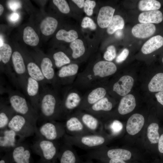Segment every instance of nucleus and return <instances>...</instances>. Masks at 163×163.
<instances>
[{
    "label": "nucleus",
    "mask_w": 163,
    "mask_h": 163,
    "mask_svg": "<svg viewBox=\"0 0 163 163\" xmlns=\"http://www.w3.org/2000/svg\"><path fill=\"white\" fill-rule=\"evenodd\" d=\"M81 141L84 145L91 147L101 145L104 142L105 139L101 136H90L83 137Z\"/></svg>",
    "instance_id": "nucleus-32"
},
{
    "label": "nucleus",
    "mask_w": 163,
    "mask_h": 163,
    "mask_svg": "<svg viewBox=\"0 0 163 163\" xmlns=\"http://www.w3.org/2000/svg\"><path fill=\"white\" fill-rule=\"evenodd\" d=\"M96 4L94 1L86 0L85 2L84 10L88 16H91L93 13V9Z\"/></svg>",
    "instance_id": "nucleus-41"
},
{
    "label": "nucleus",
    "mask_w": 163,
    "mask_h": 163,
    "mask_svg": "<svg viewBox=\"0 0 163 163\" xmlns=\"http://www.w3.org/2000/svg\"><path fill=\"white\" fill-rule=\"evenodd\" d=\"M156 27L152 24H138L132 28V32L135 37L145 38L150 37L154 34Z\"/></svg>",
    "instance_id": "nucleus-13"
},
{
    "label": "nucleus",
    "mask_w": 163,
    "mask_h": 163,
    "mask_svg": "<svg viewBox=\"0 0 163 163\" xmlns=\"http://www.w3.org/2000/svg\"><path fill=\"white\" fill-rule=\"evenodd\" d=\"M115 36L117 39H120L123 35V33L121 30H119L115 32Z\"/></svg>",
    "instance_id": "nucleus-51"
},
{
    "label": "nucleus",
    "mask_w": 163,
    "mask_h": 163,
    "mask_svg": "<svg viewBox=\"0 0 163 163\" xmlns=\"http://www.w3.org/2000/svg\"><path fill=\"white\" fill-rule=\"evenodd\" d=\"M31 149L30 146L22 142L10 151L11 163H31Z\"/></svg>",
    "instance_id": "nucleus-6"
},
{
    "label": "nucleus",
    "mask_w": 163,
    "mask_h": 163,
    "mask_svg": "<svg viewBox=\"0 0 163 163\" xmlns=\"http://www.w3.org/2000/svg\"><path fill=\"white\" fill-rule=\"evenodd\" d=\"M117 70V67L113 62L104 61L97 63L93 69L94 75L101 77L112 75L116 72Z\"/></svg>",
    "instance_id": "nucleus-10"
},
{
    "label": "nucleus",
    "mask_w": 163,
    "mask_h": 163,
    "mask_svg": "<svg viewBox=\"0 0 163 163\" xmlns=\"http://www.w3.org/2000/svg\"><path fill=\"white\" fill-rule=\"evenodd\" d=\"M73 53L72 56L74 59L77 58L85 53V49L82 40L77 39L72 42L70 45Z\"/></svg>",
    "instance_id": "nucleus-28"
},
{
    "label": "nucleus",
    "mask_w": 163,
    "mask_h": 163,
    "mask_svg": "<svg viewBox=\"0 0 163 163\" xmlns=\"http://www.w3.org/2000/svg\"><path fill=\"white\" fill-rule=\"evenodd\" d=\"M134 82V79L132 77L124 75L114 84L113 90L121 96H125L130 91Z\"/></svg>",
    "instance_id": "nucleus-11"
},
{
    "label": "nucleus",
    "mask_w": 163,
    "mask_h": 163,
    "mask_svg": "<svg viewBox=\"0 0 163 163\" xmlns=\"http://www.w3.org/2000/svg\"><path fill=\"white\" fill-rule=\"evenodd\" d=\"M158 125L156 123L151 124L148 127L147 136L152 143L155 144L159 141L160 137L158 132Z\"/></svg>",
    "instance_id": "nucleus-29"
},
{
    "label": "nucleus",
    "mask_w": 163,
    "mask_h": 163,
    "mask_svg": "<svg viewBox=\"0 0 163 163\" xmlns=\"http://www.w3.org/2000/svg\"><path fill=\"white\" fill-rule=\"evenodd\" d=\"M162 62L163 63V58L162 59Z\"/></svg>",
    "instance_id": "nucleus-56"
},
{
    "label": "nucleus",
    "mask_w": 163,
    "mask_h": 163,
    "mask_svg": "<svg viewBox=\"0 0 163 163\" xmlns=\"http://www.w3.org/2000/svg\"><path fill=\"white\" fill-rule=\"evenodd\" d=\"M78 65L76 64H71L62 66L59 70L57 74L58 77L61 78L74 75L78 72Z\"/></svg>",
    "instance_id": "nucleus-27"
},
{
    "label": "nucleus",
    "mask_w": 163,
    "mask_h": 163,
    "mask_svg": "<svg viewBox=\"0 0 163 163\" xmlns=\"http://www.w3.org/2000/svg\"><path fill=\"white\" fill-rule=\"evenodd\" d=\"M163 19L162 13L158 10L143 12L138 17L139 22L143 24H158L162 21Z\"/></svg>",
    "instance_id": "nucleus-16"
},
{
    "label": "nucleus",
    "mask_w": 163,
    "mask_h": 163,
    "mask_svg": "<svg viewBox=\"0 0 163 163\" xmlns=\"http://www.w3.org/2000/svg\"><path fill=\"white\" fill-rule=\"evenodd\" d=\"M145 122L143 116L139 113L132 115L128 119L126 130L129 134L135 135L138 133L143 127Z\"/></svg>",
    "instance_id": "nucleus-12"
},
{
    "label": "nucleus",
    "mask_w": 163,
    "mask_h": 163,
    "mask_svg": "<svg viewBox=\"0 0 163 163\" xmlns=\"http://www.w3.org/2000/svg\"><path fill=\"white\" fill-rule=\"evenodd\" d=\"M136 106L135 98L131 94H127L121 99L118 107V111L122 115L132 112Z\"/></svg>",
    "instance_id": "nucleus-18"
},
{
    "label": "nucleus",
    "mask_w": 163,
    "mask_h": 163,
    "mask_svg": "<svg viewBox=\"0 0 163 163\" xmlns=\"http://www.w3.org/2000/svg\"><path fill=\"white\" fill-rule=\"evenodd\" d=\"M19 17V15L18 14L14 13L11 14L9 19L12 22H16L18 20Z\"/></svg>",
    "instance_id": "nucleus-49"
},
{
    "label": "nucleus",
    "mask_w": 163,
    "mask_h": 163,
    "mask_svg": "<svg viewBox=\"0 0 163 163\" xmlns=\"http://www.w3.org/2000/svg\"><path fill=\"white\" fill-rule=\"evenodd\" d=\"M129 50L125 48L123 50L121 53L117 56L116 59V62L118 63L121 62L125 60L129 54Z\"/></svg>",
    "instance_id": "nucleus-45"
},
{
    "label": "nucleus",
    "mask_w": 163,
    "mask_h": 163,
    "mask_svg": "<svg viewBox=\"0 0 163 163\" xmlns=\"http://www.w3.org/2000/svg\"><path fill=\"white\" fill-rule=\"evenodd\" d=\"M158 149L159 152L163 153V134L161 136L158 142Z\"/></svg>",
    "instance_id": "nucleus-48"
},
{
    "label": "nucleus",
    "mask_w": 163,
    "mask_h": 163,
    "mask_svg": "<svg viewBox=\"0 0 163 163\" xmlns=\"http://www.w3.org/2000/svg\"><path fill=\"white\" fill-rule=\"evenodd\" d=\"M108 157L111 159H117L123 161L129 160L131 157V153L128 150L117 149H110L107 152Z\"/></svg>",
    "instance_id": "nucleus-22"
},
{
    "label": "nucleus",
    "mask_w": 163,
    "mask_h": 163,
    "mask_svg": "<svg viewBox=\"0 0 163 163\" xmlns=\"http://www.w3.org/2000/svg\"><path fill=\"white\" fill-rule=\"evenodd\" d=\"M11 60L18 85L24 90L28 75L24 59L20 53L15 51L12 54Z\"/></svg>",
    "instance_id": "nucleus-5"
},
{
    "label": "nucleus",
    "mask_w": 163,
    "mask_h": 163,
    "mask_svg": "<svg viewBox=\"0 0 163 163\" xmlns=\"http://www.w3.org/2000/svg\"><path fill=\"white\" fill-rule=\"evenodd\" d=\"M106 93L105 89L98 88L92 90L89 94L88 101L90 104H94L104 97Z\"/></svg>",
    "instance_id": "nucleus-31"
},
{
    "label": "nucleus",
    "mask_w": 163,
    "mask_h": 163,
    "mask_svg": "<svg viewBox=\"0 0 163 163\" xmlns=\"http://www.w3.org/2000/svg\"><path fill=\"white\" fill-rule=\"evenodd\" d=\"M80 101L81 98L78 94L72 92L67 96L65 101L64 106L67 109H72L78 106Z\"/></svg>",
    "instance_id": "nucleus-30"
},
{
    "label": "nucleus",
    "mask_w": 163,
    "mask_h": 163,
    "mask_svg": "<svg viewBox=\"0 0 163 163\" xmlns=\"http://www.w3.org/2000/svg\"><path fill=\"white\" fill-rule=\"evenodd\" d=\"M112 105L107 97H104L93 105L92 109L95 111H109L112 108Z\"/></svg>",
    "instance_id": "nucleus-34"
},
{
    "label": "nucleus",
    "mask_w": 163,
    "mask_h": 163,
    "mask_svg": "<svg viewBox=\"0 0 163 163\" xmlns=\"http://www.w3.org/2000/svg\"><path fill=\"white\" fill-rule=\"evenodd\" d=\"M16 113L10 105L0 103V131L8 129L9 123Z\"/></svg>",
    "instance_id": "nucleus-15"
},
{
    "label": "nucleus",
    "mask_w": 163,
    "mask_h": 163,
    "mask_svg": "<svg viewBox=\"0 0 163 163\" xmlns=\"http://www.w3.org/2000/svg\"><path fill=\"white\" fill-rule=\"evenodd\" d=\"M155 96L157 101L163 105V90L156 93Z\"/></svg>",
    "instance_id": "nucleus-47"
},
{
    "label": "nucleus",
    "mask_w": 163,
    "mask_h": 163,
    "mask_svg": "<svg viewBox=\"0 0 163 163\" xmlns=\"http://www.w3.org/2000/svg\"><path fill=\"white\" fill-rule=\"evenodd\" d=\"M58 25V22L55 18L48 17L43 19L40 24V29L42 33L45 36L53 34L56 30Z\"/></svg>",
    "instance_id": "nucleus-20"
},
{
    "label": "nucleus",
    "mask_w": 163,
    "mask_h": 163,
    "mask_svg": "<svg viewBox=\"0 0 163 163\" xmlns=\"http://www.w3.org/2000/svg\"><path fill=\"white\" fill-rule=\"evenodd\" d=\"M161 7L160 2L155 0H142L139 1L138 4L139 9L142 11L156 10Z\"/></svg>",
    "instance_id": "nucleus-25"
},
{
    "label": "nucleus",
    "mask_w": 163,
    "mask_h": 163,
    "mask_svg": "<svg viewBox=\"0 0 163 163\" xmlns=\"http://www.w3.org/2000/svg\"><path fill=\"white\" fill-rule=\"evenodd\" d=\"M109 163H126L123 160L117 159H111L109 161Z\"/></svg>",
    "instance_id": "nucleus-52"
},
{
    "label": "nucleus",
    "mask_w": 163,
    "mask_h": 163,
    "mask_svg": "<svg viewBox=\"0 0 163 163\" xmlns=\"http://www.w3.org/2000/svg\"><path fill=\"white\" fill-rule=\"evenodd\" d=\"M0 46H1L4 43L3 42V39L2 38V37L1 36V35H0Z\"/></svg>",
    "instance_id": "nucleus-54"
},
{
    "label": "nucleus",
    "mask_w": 163,
    "mask_h": 163,
    "mask_svg": "<svg viewBox=\"0 0 163 163\" xmlns=\"http://www.w3.org/2000/svg\"><path fill=\"white\" fill-rule=\"evenodd\" d=\"M53 58L55 65L57 67H60L70 62L69 58L62 52L59 51L55 53L53 55Z\"/></svg>",
    "instance_id": "nucleus-35"
},
{
    "label": "nucleus",
    "mask_w": 163,
    "mask_h": 163,
    "mask_svg": "<svg viewBox=\"0 0 163 163\" xmlns=\"http://www.w3.org/2000/svg\"><path fill=\"white\" fill-rule=\"evenodd\" d=\"M124 25V21L122 17L119 15H115L107 27V32L109 34H112L118 30L122 29Z\"/></svg>",
    "instance_id": "nucleus-24"
},
{
    "label": "nucleus",
    "mask_w": 163,
    "mask_h": 163,
    "mask_svg": "<svg viewBox=\"0 0 163 163\" xmlns=\"http://www.w3.org/2000/svg\"><path fill=\"white\" fill-rule=\"evenodd\" d=\"M0 163H11L10 151L5 152L4 155L1 158Z\"/></svg>",
    "instance_id": "nucleus-46"
},
{
    "label": "nucleus",
    "mask_w": 163,
    "mask_h": 163,
    "mask_svg": "<svg viewBox=\"0 0 163 163\" xmlns=\"http://www.w3.org/2000/svg\"><path fill=\"white\" fill-rule=\"evenodd\" d=\"M41 59L39 66L44 77L50 83L55 77L52 61L50 58L46 56L43 57Z\"/></svg>",
    "instance_id": "nucleus-17"
},
{
    "label": "nucleus",
    "mask_w": 163,
    "mask_h": 163,
    "mask_svg": "<svg viewBox=\"0 0 163 163\" xmlns=\"http://www.w3.org/2000/svg\"><path fill=\"white\" fill-rule=\"evenodd\" d=\"M66 126L67 129L70 131H81L83 128L82 124L75 117H72L68 120L66 123Z\"/></svg>",
    "instance_id": "nucleus-36"
},
{
    "label": "nucleus",
    "mask_w": 163,
    "mask_h": 163,
    "mask_svg": "<svg viewBox=\"0 0 163 163\" xmlns=\"http://www.w3.org/2000/svg\"><path fill=\"white\" fill-rule=\"evenodd\" d=\"M163 45V37L158 35L154 36L148 40L141 48L144 54L150 53L161 47Z\"/></svg>",
    "instance_id": "nucleus-19"
},
{
    "label": "nucleus",
    "mask_w": 163,
    "mask_h": 163,
    "mask_svg": "<svg viewBox=\"0 0 163 163\" xmlns=\"http://www.w3.org/2000/svg\"><path fill=\"white\" fill-rule=\"evenodd\" d=\"M54 4L56 6L61 12L67 14L70 11L69 5L67 2L65 0H53V1Z\"/></svg>",
    "instance_id": "nucleus-39"
},
{
    "label": "nucleus",
    "mask_w": 163,
    "mask_h": 163,
    "mask_svg": "<svg viewBox=\"0 0 163 163\" xmlns=\"http://www.w3.org/2000/svg\"><path fill=\"white\" fill-rule=\"evenodd\" d=\"M115 10L110 6H104L101 8L97 18V23L100 27H108L113 17Z\"/></svg>",
    "instance_id": "nucleus-14"
},
{
    "label": "nucleus",
    "mask_w": 163,
    "mask_h": 163,
    "mask_svg": "<svg viewBox=\"0 0 163 163\" xmlns=\"http://www.w3.org/2000/svg\"><path fill=\"white\" fill-rule=\"evenodd\" d=\"M38 163H51V162H47L40 159Z\"/></svg>",
    "instance_id": "nucleus-55"
},
{
    "label": "nucleus",
    "mask_w": 163,
    "mask_h": 163,
    "mask_svg": "<svg viewBox=\"0 0 163 163\" xmlns=\"http://www.w3.org/2000/svg\"><path fill=\"white\" fill-rule=\"evenodd\" d=\"M6 91L10 105L15 113L27 117L37 124L38 114L25 97L16 91L8 89Z\"/></svg>",
    "instance_id": "nucleus-1"
},
{
    "label": "nucleus",
    "mask_w": 163,
    "mask_h": 163,
    "mask_svg": "<svg viewBox=\"0 0 163 163\" xmlns=\"http://www.w3.org/2000/svg\"><path fill=\"white\" fill-rule=\"evenodd\" d=\"M40 86L37 81L28 76L24 90L30 100V104L38 114L40 97Z\"/></svg>",
    "instance_id": "nucleus-8"
},
{
    "label": "nucleus",
    "mask_w": 163,
    "mask_h": 163,
    "mask_svg": "<svg viewBox=\"0 0 163 163\" xmlns=\"http://www.w3.org/2000/svg\"><path fill=\"white\" fill-rule=\"evenodd\" d=\"M82 120L84 124L91 129L94 130L97 126L98 123L97 120L90 114H84L82 117Z\"/></svg>",
    "instance_id": "nucleus-37"
},
{
    "label": "nucleus",
    "mask_w": 163,
    "mask_h": 163,
    "mask_svg": "<svg viewBox=\"0 0 163 163\" xmlns=\"http://www.w3.org/2000/svg\"><path fill=\"white\" fill-rule=\"evenodd\" d=\"M81 26L84 28H89L93 30L96 28V25L93 21L90 18L85 17L82 21Z\"/></svg>",
    "instance_id": "nucleus-42"
},
{
    "label": "nucleus",
    "mask_w": 163,
    "mask_h": 163,
    "mask_svg": "<svg viewBox=\"0 0 163 163\" xmlns=\"http://www.w3.org/2000/svg\"><path fill=\"white\" fill-rule=\"evenodd\" d=\"M9 8L12 11H15L21 7V2L18 0H9L8 2Z\"/></svg>",
    "instance_id": "nucleus-44"
},
{
    "label": "nucleus",
    "mask_w": 163,
    "mask_h": 163,
    "mask_svg": "<svg viewBox=\"0 0 163 163\" xmlns=\"http://www.w3.org/2000/svg\"><path fill=\"white\" fill-rule=\"evenodd\" d=\"M41 87L38 112L39 119L40 118L43 121L51 120L56 113L57 99L47 87L45 86Z\"/></svg>",
    "instance_id": "nucleus-2"
},
{
    "label": "nucleus",
    "mask_w": 163,
    "mask_h": 163,
    "mask_svg": "<svg viewBox=\"0 0 163 163\" xmlns=\"http://www.w3.org/2000/svg\"><path fill=\"white\" fill-rule=\"evenodd\" d=\"M148 88L152 92L163 90V73H158L152 78L148 85Z\"/></svg>",
    "instance_id": "nucleus-23"
},
{
    "label": "nucleus",
    "mask_w": 163,
    "mask_h": 163,
    "mask_svg": "<svg viewBox=\"0 0 163 163\" xmlns=\"http://www.w3.org/2000/svg\"><path fill=\"white\" fill-rule=\"evenodd\" d=\"M36 136L51 141L58 137V133L56 125L51 120L44 121L38 127L35 133Z\"/></svg>",
    "instance_id": "nucleus-9"
},
{
    "label": "nucleus",
    "mask_w": 163,
    "mask_h": 163,
    "mask_svg": "<svg viewBox=\"0 0 163 163\" xmlns=\"http://www.w3.org/2000/svg\"><path fill=\"white\" fill-rule=\"evenodd\" d=\"M78 37L77 32L73 30L67 31L65 30L61 29L57 32L56 35V38L58 40L67 42H72L77 39Z\"/></svg>",
    "instance_id": "nucleus-26"
},
{
    "label": "nucleus",
    "mask_w": 163,
    "mask_h": 163,
    "mask_svg": "<svg viewBox=\"0 0 163 163\" xmlns=\"http://www.w3.org/2000/svg\"><path fill=\"white\" fill-rule=\"evenodd\" d=\"M37 125L27 117L16 113L9 123L8 128L24 138L35 134Z\"/></svg>",
    "instance_id": "nucleus-3"
},
{
    "label": "nucleus",
    "mask_w": 163,
    "mask_h": 163,
    "mask_svg": "<svg viewBox=\"0 0 163 163\" xmlns=\"http://www.w3.org/2000/svg\"><path fill=\"white\" fill-rule=\"evenodd\" d=\"M4 11V8L3 6L0 4V15H1L2 14Z\"/></svg>",
    "instance_id": "nucleus-53"
},
{
    "label": "nucleus",
    "mask_w": 163,
    "mask_h": 163,
    "mask_svg": "<svg viewBox=\"0 0 163 163\" xmlns=\"http://www.w3.org/2000/svg\"><path fill=\"white\" fill-rule=\"evenodd\" d=\"M72 1L80 8H82L84 7L85 2L84 0H72Z\"/></svg>",
    "instance_id": "nucleus-50"
},
{
    "label": "nucleus",
    "mask_w": 163,
    "mask_h": 163,
    "mask_svg": "<svg viewBox=\"0 0 163 163\" xmlns=\"http://www.w3.org/2000/svg\"><path fill=\"white\" fill-rule=\"evenodd\" d=\"M116 55L115 47L113 45H110L107 48V51L104 54V58L106 60L110 62L115 58Z\"/></svg>",
    "instance_id": "nucleus-40"
},
{
    "label": "nucleus",
    "mask_w": 163,
    "mask_h": 163,
    "mask_svg": "<svg viewBox=\"0 0 163 163\" xmlns=\"http://www.w3.org/2000/svg\"><path fill=\"white\" fill-rule=\"evenodd\" d=\"M75 157L73 152L69 149L64 150L62 154L60 163H75Z\"/></svg>",
    "instance_id": "nucleus-38"
},
{
    "label": "nucleus",
    "mask_w": 163,
    "mask_h": 163,
    "mask_svg": "<svg viewBox=\"0 0 163 163\" xmlns=\"http://www.w3.org/2000/svg\"><path fill=\"white\" fill-rule=\"evenodd\" d=\"M23 39L26 44L31 46L37 45L39 41L37 34L34 30L30 26L26 27L24 29Z\"/></svg>",
    "instance_id": "nucleus-21"
},
{
    "label": "nucleus",
    "mask_w": 163,
    "mask_h": 163,
    "mask_svg": "<svg viewBox=\"0 0 163 163\" xmlns=\"http://www.w3.org/2000/svg\"><path fill=\"white\" fill-rule=\"evenodd\" d=\"M0 131V151L5 152L11 150L24 138L21 137L13 131L7 129Z\"/></svg>",
    "instance_id": "nucleus-7"
},
{
    "label": "nucleus",
    "mask_w": 163,
    "mask_h": 163,
    "mask_svg": "<svg viewBox=\"0 0 163 163\" xmlns=\"http://www.w3.org/2000/svg\"><path fill=\"white\" fill-rule=\"evenodd\" d=\"M110 127L112 132L116 134L119 133L122 130L123 125L119 121L115 120L111 124Z\"/></svg>",
    "instance_id": "nucleus-43"
},
{
    "label": "nucleus",
    "mask_w": 163,
    "mask_h": 163,
    "mask_svg": "<svg viewBox=\"0 0 163 163\" xmlns=\"http://www.w3.org/2000/svg\"><path fill=\"white\" fill-rule=\"evenodd\" d=\"M12 49L8 44L4 43L0 46V61L4 65L8 63L12 56Z\"/></svg>",
    "instance_id": "nucleus-33"
},
{
    "label": "nucleus",
    "mask_w": 163,
    "mask_h": 163,
    "mask_svg": "<svg viewBox=\"0 0 163 163\" xmlns=\"http://www.w3.org/2000/svg\"><path fill=\"white\" fill-rule=\"evenodd\" d=\"M30 146L33 152L40 157V159L47 162H51L57 153V149L53 141L37 136Z\"/></svg>",
    "instance_id": "nucleus-4"
}]
</instances>
